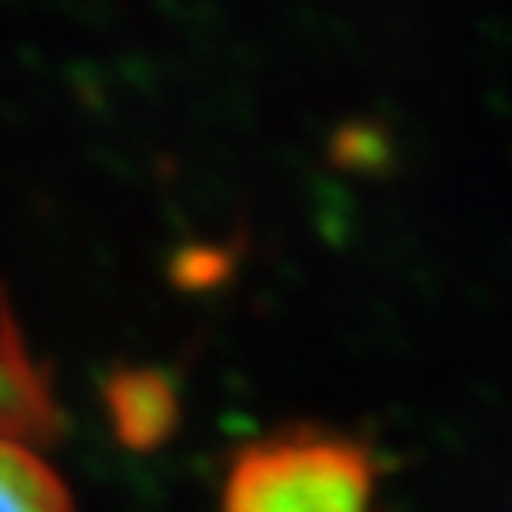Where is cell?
Wrapping results in <instances>:
<instances>
[{
	"label": "cell",
	"mask_w": 512,
	"mask_h": 512,
	"mask_svg": "<svg viewBox=\"0 0 512 512\" xmlns=\"http://www.w3.org/2000/svg\"><path fill=\"white\" fill-rule=\"evenodd\" d=\"M376 459L349 433L293 425L243 444L220 512H372Z\"/></svg>",
	"instance_id": "cell-1"
},
{
	"label": "cell",
	"mask_w": 512,
	"mask_h": 512,
	"mask_svg": "<svg viewBox=\"0 0 512 512\" xmlns=\"http://www.w3.org/2000/svg\"><path fill=\"white\" fill-rule=\"evenodd\" d=\"M61 433V406L46 368L31 357L16 315L0 296V440L42 448Z\"/></svg>",
	"instance_id": "cell-2"
},
{
	"label": "cell",
	"mask_w": 512,
	"mask_h": 512,
	"mask_svg": "<svg viewBox=\"0 0 512 512\" xmlns=\"http://www.w3.org/2000/svg\"><path fill=\"white\" fill-rule=\"evenodd\" d=\"M0 512H76L65 478L35 448L0 440Z\"/></svg>",
	"instance_id": "cell-4"
},
{
	"label": "cell",
	"mask_w": 512,
	"mask_h": 512,
	"mask_svg": "<svg viewBox=\"0 0 512 512\" xmlns=\"http://www.w3.org/2000/svg\"><path fill=\"white\" fill-rule=\"evenodd\" d=\"M110 433L133 452H148L164 444L179 425V399L164 372L152 368H122L103 387Z\"/></svg>",
	"instance_id": "cell-3"
}]
</instances>
